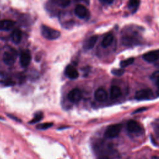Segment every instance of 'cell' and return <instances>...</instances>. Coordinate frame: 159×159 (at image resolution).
<instances>
[{"mask_svg":"<svg viewBox=\"0 0 159 159\" xmlns=\"http://www.w3.org/2000/svg\"><path fill=\"white\" fill-rule=\"evenodd\" d=\"M42 35L48 40H55L60 36V32L52 27L45 25H42L40 28Z\"/></svg>","mask_w":159,"mask_h":159,"instance_id":"1","label":"cell"},{"mask_svg":"<svg viewBox=\"0 0 159 159\" xmlns=\"http://www.w3.org/2000/svg\"><path fill=\"white\" fill-rule=\"evenodd\" d=\"M122 126L120 124H112L107 127L106 129L104 136L107 139H113L118 136L122 130Z\"/></svg>","mask_w":159,"mask_h":159,"instance_id":"2","label":"cell"},{"mask_svg":"<svg viewBox=\"0 0 159 159\" xmlns=\"http://www.w3.org/2000/svg\"><path fill=\"white\" fill-rule=\"evenodd\" d=\"M153 96L152 90L150 89H142L136 92L135 98L138 101L148 100Z\"/></svg>","mask_w":159,"mask_h":159,"instance_id":"3","label":"cell"},{"mask_svg":"<svg viewBox=\"0 0 159 159\" xmlns=\"http://www.w3.org/2000/svg\"><path fill=\"white\" fill-rule=\"evenodd\" d=\"M83 94L79 88H73L68 94V99L73 103L78 102L82 98Z\"/></svg>","mask_w":159,"mask_h":159,"instance_id":"4","label":"cell"},{"mask_svg":"<svg viewBox=\"0 0 159 159\" xmlns=\"http://www.w3.org/2000/svg\"><path fill=\"white\" fill-rule=\"evenodd\" d=\"M142 58L145 61L148 63L155 62L157 60H158L159 58V50H152L147 53H145V54L143 55Z\"/></svg>","mask_w":159,"mask_h":159,"instance_id":"5","label":"cell"},{"mask_svg":"<svg viewBox=\"0 0 159 159\" xmlns=\"http://www.w3.org/2000/svg\"><path fill=\"white\" fill-rule=\"evenodd\" d=\"M74 12L77 17L82 19H86L89 16V12L87 8L83 5H77L75 8Z\"/></svg>","mask_w":159,"mask_h":159,"instance_id":"6","label":"cell"},{"mask_svg":"<svg viewBox=\"0 0 159 159\" xmlns=\"http://www.w3.org/2000/svg\"><path fill=\"white\" fill-rule=\"evenodd\" d=\"M127 130L131 133H139L142 130L140 125L134 120H130L127 123Z\"/></svg>","mask_w":159,"mask_h":159,"instance_id":"7","label":"cell"},{"mask_svg":"<svg viewBox=\"0 0 159 159\" xmlns=\"http://www.w3.org/2000/svg\"><path fill=\"white\" fill-rule=\"evenodd\" d=\"M31 61V55L28 51H23L20 55V65L25 68L29 66Z\"/></svg>","mask_w":159,"mask_h":159,"instance_id":"8","label":"cell"},{"mask_svg":"<svg viewBox=\"0 0 159 159\" xmlns=\"http://www.w3.org/2000/svg\"><path fill=\"white\" fill-rule=\"evenodd\" d=\"M107 93L103 88H98L94 93L95 99L98 102H104L107 99Z\"/></svg>","mask_w":159,"mask_h":159,"instance_id":"9","label":"cell"},{"mask_svg":"<svg viewBox=\"0 0 159 159\" xmlns=\"http://www.w3.org/2000/svg\"><path fill=\"white\" fill-rule=\"evenodd\" d=\"M65 73L66 76L71 80L76 79L79 76V73L77 70L71 65H68L66 67L65 70Z\"/></svg>","mask_w":159,"mask_h":159,"instance_id":"10","label":"cell"},{"mask_svg":"<svg viewBox=\"0 0 159 159\" xmlns=\"http://www.w3.org/2000/svg\"><path fill=\"white\" fill-rule=\"evenodd\" d=\"M2 60L7 65H12L16 61V55L12 52H5L2 55Z\"/></svg>","mask_w":159,"mask_h":159,"instance_id":"11","label":"cell"},{"mask_svg":"<svg viewBox=\"0 0 159 159\" xmlns=\"http://www.w3.org/2000/svg\"><path fill=\"white\" fill-rule=\"evenodd\" d=\"M15 22L9 19H4L0 20V30H10L14 26Z\"/></svg>","mask_w":159,"mask_h":159,"instance_id":"12","label":"cell"},{"mask_svg":"<svg viewBox=\"0 0 159 159\" xmlns=\"http://www.w3.org/2000/svg\"><path fill=\"white\" fill-rule=\"evenodd\" d=\"M98 37L97 35H93L91 36V37H89L83 44V48L85 50H90L91 48H93L97 40H98Z\"/></svg>","mask_w":159,"mask_h":159,"instance_id":"13","label":"cell"},{"mask_svg":"<svg viewBox=\"0 0 159 159\" xmlns=\"http://www.w3.org/2000/svg\"><path fill=\"white\" fill-rule=\"evenodd\" d=\"M122 95L120 88L117 86H112L110 89V98L112 99H117Z\"/></svg>","mask_w":159,"mask_h":159,"instance_id":"14","label":"cell"},{"mask_svg":"<svg viewBox=\"0 0 159 159\" xmlns=\"http://www.w3.org/2000/svg\"><path fill=\"white\" fill-rule=\"evenodd\" d=\"M12 40L14 43H20L22 39V31L19 29H15L12 33Z\"/></svg>","mask_w":159,"mask_h":159,"instance_id":"15","label":"cell"},{"mask_svg":"<svg viewBox=\"0 0 159 159\" xmlns=\"http://www.w3.org/2000/svg\"><path fill=\"white\" fill-rule=\"evenodd\" d=\"M0 83H3L5 86H12L14 84V82L8 78L7 75L4 72H0Z\"/></svg>","mask_w":159,"mask_h":159,"instance_id":"16","label":"cell"},{"mask_svg":"<svg viewBox=\"0 0 159 159\" xmlns=\"http://www.w3.org/2000/svg\"><path fill=\"white\" fill-rule=\"evenodd\" d=\"M114 39V36L112 33H109L107 34L103 39L101 45L104 48H107L108 47L112 42Z\"/></svg>","mask_w":159,"mask_h":159,"instance_id":"17","label":"cell"},{"mask_svg":"<svg viewBox=\"0 0 159 159\" xmlns=\"http://www.w3.org/2000/svg\"><path fill=\"white\" fill-rule=\"evenodd\" d=\"M140 0H129L128 2V7L132 11V12H135L139 7Z\"/></svg>","mask_w":159,"mask_h":159,"instance_id":"18","label":"cell"},{"mask_svg":"<svg viewBox=\"0 0 159 159\" xmlns=\"http://www.w3.org/2000/svg\"><path fill=\"white\" fill-rule=\"evenodd\" d=\"M134 61V58L130 57V58H129L126 60L121 61L120 63V66L121 68H125V67L129 66L132 63H133Z\"/></svg>","mask_w":159,"mask_h":159,"instance_id":"19","label":"cell"},{"mask_svg":"<svg viewBox=\"0 0 159 159\" xmlns=\"http://www.w3.org/2000/svg\"><path fill=\"white\" fill-rule=\"evenodd\" d=\"M43 113L41 112H39L37 113H36L34 117V118L29 122L30 124H34L36 122H38L39 121H40L42 118H43Z\"/></svg>","mask_w":159,"mask_h":159,"instance_id":"20","label":"cell"},{"mask_svg":"<svg viewBox=\"0 0 159 159\" xmlns=\"http://www.w3.org/2000/svg\"><path fill=\"white\" fill-rule=\"evenodd\" d=\"M53 125V123L52 122H45V123H42L37 125V129H40V130H45L47 129L50 127H51Z\"/></svg>","mask_w":159,"mask_h":159,"instance_id":"21","label":"cell"},{"mask_svg":"<svg viewBox=\"0 0 159 159\" xmlns=\"http://www.w3.org/2000/svg\"><path fill=\"white\" fill-rule=\"evenodd\" d=\"M112 73L116 76H121L124 73V70L122 68H117V69H113L112 70Z\"/></svg>","mask_w":159,"mask_h":159,"instance_id":"22","label":"cell"},{"mask_svg":"<svg viewBox=\"0 0 159 159\" xmlns=\"http://www.w3.org/2000/svg\"><path fill=\"white\" fill-rule=\"evenodd\" d=\"M158 76H159V71H156L154 73H152L151 75V78L154 82L156 83L157 86H158Z\"/></svg>","mask_w":159,"mask_h":159,"instance_id":"23","label":"cell"},{"mask_svg":"<svg viewBox=\"0 0 159 159\" xmlns=\"http://www.w3.org/2000/svg\"><path fill=\"white\" fill-rule=\"evenodd\" d=\"M58 4L62 6V7H66L68 6V4L70 3V0H57Z\"/></svg>","mask_w":159,"mask_h":159,"instance_id":"24","label":"cell"},{"mask_svg":"<svg viewBox=\"0 0 159 159\" xmlns=\"http://www.w3.org/2000/svg\"><path fill=\"white\" fill-rule=\"evenodd\" d=\"M102 4H111L113 2L114 0H99Z\"/></svg>","mask_w":159,"mask_h":159,"instance_id":"25","label":"cell"},{"mask_svg":"<svg viewBox=\"0 0 159 159\" xmlns=\"http://www.w3.org/2000/svg\"><path fill=\"white\" fill-rule=\"evenodd\" d=\"M147 109L145 108V107H141V108H140V109H137V110L134 112V113H137V112H141V111H143L147 110Z\"/></svg>","mask_w":159,"mask_h":159,"instance_id":"26","label":"cell"},{"mask_svg":"<svg viewBox=\"0 0 159 159\" xmlns=\"http://www.w3.org/2000/svg\"><path fill=\"white\" fill-rule=\"evenodd\" d=\"M98 159H110V158L109 157L106 155H101L98 158Z\"/></svg>","mask_w":159,"mask_h":159,"instance_id":"27","label":"cell"}]
</instances>
